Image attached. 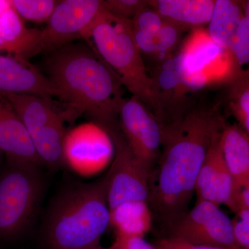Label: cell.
<instances>
[{
    "mask_svg": "<svg viewBox=\"0 0 249 249\" xmlns=\"http://www.w3.org/2000/svg\"><path fill=\"white\" fill-rule=\"evenodd\" d=\"M227 49L237 71L243 70L242 67L248 65L249 61V12L241 20Z\"/></svg>",
    "mask_w": 249,
    "mask_h": 249,
    "instance_id": "obj_24",
    "label": "cell"
},
{
    "mask_svg": "<svg viewBox=\"0 0 249 249\" xmlns=\"http://www.w3.org/2000/svg\"><path fill=\"white\" fill-rule=\"evenodd\" d=\"M222 132L214 137L198 173L195 186L197 200L213 203L214 185L217 181L219 165L223 160L220 144Z\"/></svg>",
    "mask_w": 249,
    "mask_h": 249,
    "instance_id": "obj_21",
    "label": "cell"
},
{
    "mask_svg": "<svg viewBox=\"0 0 249 249\" xmlns=\"http://www.w3.org/2000/svg\"><path fill=\"white\" fill-rule=\"evenodd\" d=\"M103 11V1L101 0L58 1L47 27L41 30L40 53H52L73 41L87 40Z\"/></svg>",
    "mask_w": 249,
    "mask_h": 249,
    "instance_id": "obj_10",
    "label": "cell"
},
{
    "mask_svg": "<svg viewBox=\"0 0 249 249\" xmlns=\"http://www.w3.org/2000/svg\"><path fill=\"white\" fill-rule=\"evenodd\" d=\"M238 124L225 125L220 135L223 158L236 191L249 186V137Z\"/></svg>",
    "mask_w": 249,
    "mask_h": 249,
    "instance_id": "obj_15",
    "label": "cell"
},
{
    "mask_svg": "<svg viewBox=\"0 0 249 249\" xmlns=\"http://www.w3.org/2000/svg\"><path fill=\"white\" fill-rule=\"evenodd\" d=\"M87 40L92 41L95 52L110 67L121 85L163 122L164 113L134 41L131 21L116 17L104 9Z\"/></svg>",
    "mask_w": 249,
    "mask_h": 249,
    "instance_id": "obj_4",
    "label": "cell"
},
{
    "mask_svg": "<svg viewBox=\"0 0 249 249\" xmlns=\"http://www.w3.org/2000/svg\"><path fill=\"white\" fill-rule=\"evenodd\" d=\"M0 152L7 160L42 166L22 121L6 98L0 96Z\"/></svg>",
    "mask_w": 249,
    "mask_h": 249,
    "instance_id": "obj_14",
    "label": "cell"
},
{
    "mask_svg": "<svg viewBox=\"0 0 249 249\" xmlns=\"http://www.w3.org/2000/svg\"><path fill=\"white\" fill-rule=\"evenodd\" d=\"M58 1L55 0H11V6L23 19L47 22Z\"/></svg>",
    "mask_w": 249,
    "mask_h": 249,
    "instance_id": "obj_23",
    "label": "cell"
},
{
    "mask_svg": "<svg viewBox=\"0 0 249 249\" xmlns=\"http://www.w3.org/2000/svg\"><path fill=\"white\" fill-rule=\"evenodd\" d=\"M152 213L147 201L124 203L110 211V225L116 232L144 237L152 226Z\"/></svg>",
    "mask_w": 249,
    "mask_h": 249,
    "instance_id": "obj_20",
    "label": "cell"
},
{
    "mask_svg": "<svg viewBox=\"0 0 249 249\" xmlns=\"http://www.w3.org/2000/svg\"><path fill=\"white\" fill-rule=\"evenodd\" d=\"M114 143V160L106 174L109 211L128 201L148 203L152 171L135 157L120 127L107 131Z\"/></svg>",
    "mask_w": 249,
    "mask_h": 249,
    "instance_id": "obj_8",
    "label": "cell"
},
{
    "mask_svg": "<svg viewBox=\"0 0 249 249\" xmlns=\"http://www.w3.org/2000/svg\"><path fill=\"white\" fill-rule=\"evenodd\" d=\"M40 34L38 29H28L12 6L0 15V37L13 56L27 60L40 53Z\"/></svg>",
    "mask_w": 249,
    "mask_h": 249,
    "instance_id": "obj_16",
    "label": "cell"
},
{
    "mask_svg": "<svg viewBox=\"0 0 249 249\" xmlns=\"http://www.w3.org/2000/svg\"><path fill=\"white\" fill-rule=\"evenodd\" d=\"M186 30L185 28L168 19L162 27L155 30L132 32L141 53L162 62L173 55L183 31Z\"/></svg>",
    "mask_w": 249,
    "mask_h": 249,
    "instance_id": "obj_19",
    "label": "cell"
},
{
    "mask_svg": "<svg viewBox=\"0 0 249 249\" xmlns=\"http://www.w3.org/2000/svg\"><path fill=\"white\" fill-rule=\"evenodd\" d=\"M9 93L60 97L48 77L27 60L0 55V96Z\"/></svg>",
    "mask_w": 249,
    "mask_h": 249,
    "instance_id": "obj_12",
    "label": "cell"
},
{
    "mask_svg": "<svg viewBox=\"0 0 249 249\" xmlns=\"http://www.w3.org/2000/svg\"><path fill=\"white\" fill-rule=\"evenodd\" d=\"M113 245L116 249H156L155 245L147 242L144 237L118 232H116V239Z\"/></svg>",
    "mask_w": 249,
    "mask_h": 249,
    "instance_id": "obj_27",
    "label": "cell"
},
{
    "mask_svg": "<svg viewBox=\"0 0 249 249\" xmlns=\"http://www.w3.org/2000/svg\"><path fill=\"white\" fill-rule=\"evenodd\" d=\"M110 225L106 175L64 188L49 204L41 228L49 249H89L100 245Z\"/></svg>",
    "mask_w": 249,
    "mask_h": 249,
    "instance_id": "obj_3",
    "label": "cell"
},
{
    "mask_svg": "<svg viewBox=\"0 0 249 249\" xmlns=\"http://www.w3.org/2000/svg\"><path fill=\"white\" fill-rule=\"evenodd\" d=\"M229 108L244 130L249 134V71L242 70L229 82Z\"/></svg>",
    "mask_w": 249,
    "mask_h": 249,
    "instance_id": "obj_22",
    "label": "cell"
},
{
    "mask_svg": "<svg viewBox=\"0 0 249 249\" xmlns=\"http://www.w3.org/2000/svg\"><path fill=\"white\" fill-rule=\"evenodd\" d=\"M114 152L110 135L96 123L81 124L67 133L65 142V160L71 161L104 163Z\"/></svg>",
    "mask_w": 249,
    "mask_h": 249,
    "instance_id": "obj_13",
    "label": "cell"
},
{
    "mask_svg": "<svg viewBox=\"0 0 249 249\" xmlns=\"http://www.w3.org/2000/svg\"><path fill=\"white\" fill-rule=\"evenodd\" d=\"M45 70L69 117L86 114L106 131L120 127L122 85L94 49L83 43L64 46L51 53Z\"/></svg>",
    "mask_w": 249,
    "mask_h": 249,
    "instance_id": "obj_2",
    "label": "cell"
},
{
    "mask_svg": "<svg viewBox=\"0 0 249 249\" xmlns=\"http://www.w3.org/2000/svg\"><path fill=\"white\" fill-rule=\"evenodd\" d=\"M22 121L42 165L50 170L62 168L66 162L65 113L54 107L52 99L31 94L3 95Z\"/></svg>",
    "mask_w": 249,
    "mask_h": 249,
    "instance_id": "obj_6",
    "label": "cell"
},
{
    "mask_svg": "<svg viewBox=\"0 0 249 249\" xmlns=\"http://www.w3.org/2000/svg\"><path fill=\"white\" fill-rule=\"evenodd\" d=\"M103 6L109 14L121 18L132 20L139 11L148 5L146 0H105Z\"/></svg>",
    "mask_w": 249,
    "mask_h": 249,
    "instance_id": "obj_25",
    "label": "cell"
},
{
    "mask_svg": "<svg viewBox=\"0 0 249 249\" xmlns=\"http://www.w3.org/2000/svg\"><path fill=\"white\" fill-rule=\"evenodd\" d=\"M1 52H7V49H6V44H5L2 39L0 37V53Z\"/></svg>",
    "mask_w": 249,
    "mask_h": 249,
    "instance_id": "obj_31",
    "label": "cell"
},
{
    "mask_svg": "<svg viewBox=\"0 0 249 249\" xmlns=\"http://www.w3.org/2000/svg\"><path fill=\"white\" fill-rule=\"evenodd\" d=\"M119 125L135 157L152 171L162 145L160 121L138 98H121L118 107Z\"/></svg>",
    "mask_w": 249,
    "mask_h": 249,
    "instance_id": "obj_11",
    "label": "cell"
},
{
    "mask_svg": "<svg viewBox=\"0 0 249 249\" xmlns=\"http://www.w3.org/2000/svg\"><path fill=\"white\" fill-rule=\"evenodd\" d=\"M219 108H191L160 124L164 150L150 187L148 204L168 224L188 211L205 157L225 127Z\"/></svg>",
    "mask_w": 249,
    "mask_h": 249,
    "instance_id": "obj_1",
    "label": "cell"
},
{
    "mask_svg": "<svg viewBox=\"0 0 249 249\" xmlns=\"http://www.w3.org/2000/svg\"><path fill=\"white\" fill-rule=\"evenodd\" d=\"M154 245L156 249H227L212 246L193 245L172 237L160 239Z\"/></svg>",
    "mask_w": 249,
    "mask_h": 249,
    "instance_id": "obj_28",
    "label": "cell"
},
{
    "mask_svg": "<svg viewBox=\"0 0 249 249\" xmlns=\"http://www.w3.org/2000/svg\"><path fill=\"white\" fill-rule=\"evenodd\" d=\"M40 165L7 160L0 174V240L11 241L32 225L45 195Z\"/></svg>",
    "mask_w": 249,
    "mask_h": 249,
    "instance_id": "obj_5",
    "label": "cell"
},
{
    "mask_svg": "<svg viewBox=\"0 0 249 249\" xmlns=\"http://www.w3.org/2000/svg\"><path fill=\"white\" fill-rule=\"evenodd\" d=\"M248 12L249 1L216 0L206 30L210 37L227 48L241 20Z\"/></svg>",
    "mask_w": 249,
    "mask_h": 249,
    "instance_id": "obj_18",
    "label": "cell"
},
{
    "mask_svg": "<svg viewBox=\"0 0 249 249\" xmlns=\"http://www.w3.org/2000/svg\"><path fill=\"white\" fill-rule=\"evenodd\" d=\"M168 237L193 245L212 246L227 249H240L232 235L231 219L219 205L197 200L194 207L168 224Z\"/></svg>",
    "mask_w": 249,
    "mask_h": 249,
    "instance_id": "obj_9",
    "label": "cell"
},
{
    "mask_svg": "<svg viewBox=\"0 0 249 249\" xmlns=\"http://www.w3.org/2000/svg\"><path fill=\"white\" fill-rule=\"evenodd\" d=\"M11 7V1H6V0H0V15L5 12L6 10Z\"/></svg>",
    "mask_w": 249,
    "mask_h": 249,
    "instance_id": "obj_29",
    "label": "cell"
},
{
    "mask_svg": "<svg viewBox=\"0 0 249 249\" xmlns=\"http://www.w3.org/2000/svg\"><path fill=\"white\" fill-rule=\"evenodd\" d=\"M213 0H154L148 4L162 16L185 29L208 24L213 10Z\"/></svg>",
    "mask_w": 249,
    "mask_h": 249,
    "instance_id": "obj_17",
    "label": "cell"
},
{
    "mask_svg": "<svg viewBox=\"0 0 249 249\" xmlns=\"http://www.w3.org/2000/svg\"><path fill=\"white\" fill-rule=\"evenodd\" d=\"M231 219L232 235L240 249H249V209L240 210Z\"/></svg>",
    "mask_w": 249,
    "mask_h": 249,
    "instance_id": "obj_26",
    "label": "cell"
},
{
    "mask_svg": "<svg viewBox=\"0 0 249 249\" xmlns=\"http://www.w3.org/2000/svg\"><path fill=\"white\" fill-rule=\"evenodd\" d=\"M89 249H116L115 248V247H114V245H111V247H103V246L101 245V244L100 245H98L96 246H95V247H92V248H90Z\"/></svg>",
    "mask_w": 249,
    "mask_h": 249,
    "instance_id": "obj_30",
    "label": "cell"
},
{
    "mask_svg": "<svg viewBox=\"0 0 249 249\" xmlns=\"http://www.w3.org/2000/svg\"><path fill=\"white\" fill-rule=\"evenodd\" d=\"M179 53L188 83L195 91L229 83L239 72L227 48L213 40L201 27L193 29Z\"/></svg>",
    "mask_w": 249,
    "mask_h": 249,
    "instance_id": "obj_7",
    "label": "cell"
}]
</instances>
